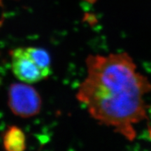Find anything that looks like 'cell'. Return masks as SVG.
Here are the masks:
<instances>
[{
	"instance_id": "6da1fadb",
	"label": "cell",
	"mask_w": 151,
	"mask_h": 151,
	"mask_svg": "<svg viewBox=\"0 0 151 151\" xmlns=\"http://www.w3.org/2000/svg\"><path fill=\"white\" fill-rule=\"evenodd\" d=\"M88 74L76 97L92 118L111 127L129 141L136 137L135 124L148 119L143 97L151 83L137 71L127 52L87 58Z\"/></svg>"
},
{
	"instance_id": "7a4b0ae2",
	"label": "cell",
	"mask_w": 151,
	"mask_h": 151,
	"mask_svg": "<svg viewBox=\"0 0 151 151\" xmlns=\"http://www.w3.org/2000/svg\"><path fill=\"white\" fill-rule=\"evenodd\" d=\"M27 84L13 83L9 90V108L14 114L23 118L37 116L42 106L39 92Z\"/></svg>"
},
{
	"instance_id": "3957f363",
	"label": "cell",
	"mask_w": 151,
	"mask_h": 151,
	"mask_svg": "<svg viewBox=\"0 0 151 151\" xmlns=\"http://www.w3.org/2000/svg\"><path fill=\"white\" fill-rule=\"evenodd\" d=\"M11 67L17 78L26 83L39 82L51 73V70L39 67L29 55L27 48L22 47L11 52Z\"/></svg>"
},
{
	"instance_id": "277c9868",
	"label": "cell",
	"mask_w": 151,
	"mask_h": 151,
	"mask_svg": "<svg viewBox=\"0 0 151 151\" xmlns=\"http://www.w3.org/2000/svg\"><path fill=\"white\" fill-rule=\"evenodd\" d=\"M3 145L8 151H22L26 149V138L22 130L10 126L3 134Z\"/></svg>"
},
{
	"instance_id": "5b68a950",
	"label": "cell",
	"mask_w": 151,
	"mask_h": 151,
	"mask_svg": "<svg viewBox=\"0 0 151 151\" xmlns=\"http://www.w3.org/2000/svg\"><path fill=\"white\" fill-rule=\"evenodd\" d=\"M26 48L29 55L39 67L51 70L50 56L46 50L37 47H26Z\"/></svg>"
},
{
	"instance_id": "8992f818",
	"label": "cell",
	"mask_w": 151,
	"mask_h": 151,
	"mask_svg": "<svg viewBox=\"0 0 151 151\" xmlns=\"http://www.w3.org/2000/svg\"><path fill=\"white\" fill-rule=\"evenodd\" d=\"M148 132L149 137H150V139H151V126H150V125H149V126H148Z\"/></svg>"
},
{
	"instance_id": "52a82bcc",
	"label": "cell",
	"mask_w": 151,
	"mask_h": 151,
	"mask_svg": "<svg viewBox=\"0 0 151 151\" xmlns=\"http://www.w3.org/2000/svg\"><path fill=\"white\" fill-rule=\"evenodd\" d=\"M148 112L149 113V114H150V116L151 117V106H150L148 107Z\"/></svg>"
},
{
	"instance_id": "ba28073f",
	"label": "cell",
	"mask_w": 151,
	"mask_h": 151,
	"mask_svg": "<svg viewBox=\"0 0 151 151\" xmlns=\"http://www.w3.org/2000/svg\"><path fill=\"white\" fill-rule=\"evenodd\" d=\"M87 1H89L90 2H94V1H97V0H87Z\"/></svg>"
},
{
	"instance_id": "9c48e42d",
	"label": "cell",
	"mask_w": 151,
	"mask_h": 151,
	"mask_svg": "<svg viewBox=\"0 0 151 151\" xmlns=\"http://www.w3.org/2000/svg\"><path fill=\"white\" fill-rule=\"evenodd\" d=\"M0 85H1V78H0Z\"/></svg>"
},
{
	"instance_id": "30bf717a",
	"label": "cell",
	"mask_w": 151,
	"mask_h": 151,
	"mask_svg": "<svg viewBox=\"0 0 151 151\" xmlns=\"http://www.w3.org/2000/svg\"><path fill=\"white\" fill-rule=\"evenodd\" d=\"M0 3H1V0H0Z\"/></svg>"
}]
</instances>
